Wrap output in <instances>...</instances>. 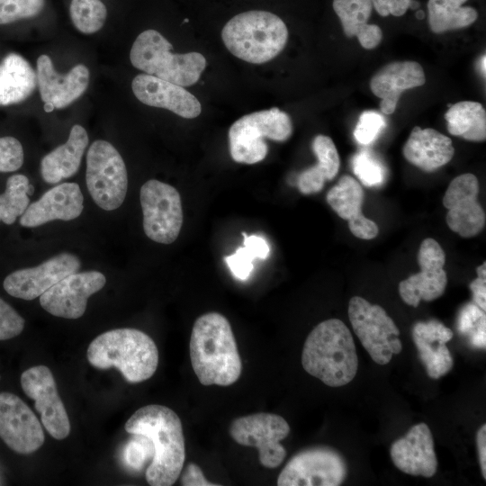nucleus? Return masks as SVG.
<instances>
[{
  "label": "nucleus",
  "mask_w": 486,
  "mask_h": 486,
  "mask_svg": "<svg viewBox=\"0 0 486 486\" xmlns=\"http://www.w3.org/2000/svg\"><path fill=\"white\" fill-rule=\"evenodd\" d=\"M132 435H143L154 446L146 471L151 486H170L178 479L185 459L183 426L177 414L166 406L149 404L137 410L124 425Z\"/></svg>",
  "instance_id": "f257e3e1"
},
{
  "label": "nucleus",
  "mask_w": 486,
  "mask_h": 486,
  "mask_svg": "<svg viewBox=\"0 0 486 486\" xmlns=\"http://www.w3.org/2000/svg\"><path fill=\"white\" fill-rule=\"evenodd\" d=\"M189 347L193 370L202 385L229 386L238 380L242 362L231 326L222 314L198 317Z\"/></svg>",
  "instance_id": "f03ea898"
},
{
  "label": "nucleus",
  "mask_w": 486,
  "mask_h": 486,
  "mask_svg": "<svg viewBox=\"0 0 486 486\" xmlns=\"http://www.w3.org/2000/svg\"><path fill=\"white\" fill-rule=\"evenodd\" d=\"M303 369L330 387L350 382L358 369L352 334L338 319L318 324L307 337L302 353Z\"/></svg>",
  "instance_id": "7ed1b4c3"
},
{
  "label": "nucleus",
  "mask_w": 486,
  "mask_h": 486,
  "mask_svg": "<svg viewBox=\"0 0 486 486\" xmlns=\"http://www.w3.org/2000/svg\"><path fill=\"white\" fill-rule=\"evenodd\" d=\"M88 362L98 369H118L131 383L149 379L158 364V351L145 332L130 328L108 330L88 346Z\"/></svg>",
  "instance_id": "20e7f679"
},
{
  "label": "nucleus",
  "mask_w": 486,
  "mask_h": 486,
  "mask_svg": "<svg viewBox=\"0 0 486 486\" xmlns=\"http://www.w3.org/2000/svg\"><path fill=\"white\" fill-rule=\"evenodd\" d=\"M226 48L237 58L253 64L274 58L285 47L288 29L284 21L267 11L237 14L221 31Z\"/></svg>",
  "instance_id": "39448f33"
},
{
  "label": "nucleus",
  "mask_w": 486,
  "mask_h": 486,
  "mask_svg": "<svg viewBox=\"0 0 486 486\" xmlns=\"http://www.w3.org/2000/svg\"><path fill=\"white\" fill-rule=\"evenodd\" d=\"M171 50V43L158 31L146 30L134 40L130 59L145 74L181 86L194 85L206 68V58L199 52L176 54Z\"/></svg>",
  "instance_id": "423d86ee"
},
{
  "label": "nucleus",
  "mask_w": 486,
  "mask_h": 486,
  "mask_svg": "<svg viewBox=\"0 0 486 486\" xmlns=\"http://www.w3.org/2000/svg\"><path fill=\"white\" fill-rule=\"evenodd\" d=\"M292 133L290 116L277 107L244 115L229 130L230 156L238 163H258L266 158L268 152L266 138L285 141Z\"/></svg>",
  "instance_id": "0eeeda50"
},
{
  "label": "nucleus",
  "mask_w": 486,
  "mask_h": 486,
  "mask_svg": "<svg viewBox=\"0 0 486 486\" xmlns=\"http://www.w3.org/2000/svg\"><path fill=\"white\" fill-rule=\"evenodd\" d=\"M86 181L94 202L103 210L119 208L126 196L128 175L123 158L108 141H94L86 155Z\"/></svg>",
  "instance_id": "6e6552de"
},
{
  "label": "nucleus",
  "mask_w": 486,
  "mask_h": 486,
  "mask_svg": "<svg viewBox=\"0 0 486 486\" xmlns=\"http://www.w3.org/2000/svg\"><path fill=\"white\" fill-rule=\"evenodd\" d=\"M347 312L355 334L376 364H386L401 352L400 330L382 307L354 296Z\"/></svg>",
  "instance_id": "1a4fd4ad"
},
{
  "label": "nucleus",
  "mask_w": 486,
  "mask_h": 486,
  "mask_svg": "<svg viewBox=\"0 0 486 486\" xmlns=\"http://www.w3.org/2000/svg\"><path fill=\"white\" fill-rule=\"evenodd\" d=\"M140 199L146 236L158 243H173L183 225L178 191L168 184L150 179L141 186Z\"/></svg>",
  "instance_id": "9d476101"
},
{
  "label": "nucleus",
  "mask_w": 486,
  "mask_h": 486,
  "mask_svg": "<svg viewBox=\"0 0 486 486\" xmlns=\"http://www.w3.org/2000/svg\"><path fill=\"white\" fill-rule=\"evenodd\" d=\"M238 444L258 449L259 462L266 468L278 467L286 456L280 444L290 433V426L281 416L259 412L235 418L229 428Z\"/></svg>",
  "instance_id": "9b49d317"
},
{
  "label": "nucleus",
  "mask_w": 486,
  "mask_h": 486,
  "mask_svg": "<svg viewBox=\"0 0 486 486\" xmlns=\"http://www.w3.org/2000/svg\"><path fill=\"white\" fill-rule=\"evenodd\" d=\"M347 473L342 455L332 448L317 446L296 454L277 479L279 486H338Z\"/></svg>",
  "instance_id": "f8f14e48"
},
{
  "label": "nucleus",
  "mask_w": 486,
  "mask_h": 486,
  "mask_svg": "<svg viewBox=\"0 0 486 486\" xmlns=\"http://www.w3.org/2000/svg\"><path fill=\"white\" fill-rule=\"evenodd\" d=\"M21 385L23 392L35 401L34 408L48 433L58 440L66 438L70 433V422L50 368L30 367L22 374Z\"/></svg>",
  "instance_id": "ddd939ff"
},
{
  "label": "nucleus",
  "mask_w": 486,
  "mask_h": 486,
  "mask_svg": "<svg viewBox=\"0 0 486 486\" xmlns=\"http://www.w3.org/2000/svg\"><path fill=\"white\" fill-rule=\"evenodd\" d=\"M418 264L420 272L399 284V292L405 303L418 307L420 301L431 302L446 291L447 275L444 269L446 255L434 238L424 239L419 247Z\"/></svg>",
  "instance_id": "4468645a"
},
{
  "label": "nucleus",
  "mask_w": 486,
  "mask_h": 486,
  "mask_svg": "<svg viewBox=\"0 0 486 486\" xmlns=\"http://www.w3.org/2000/svg\"><path fill=\"white\" fill-rule=\"evenodd\" d=\"M106 278L99 271L73 273L40 296V306L50 314L76 320L86 310L87 300L105 284Z\"/></svg>",
  "instance_id": "2eb2a0df"
},
{
  "label": "nucleus",
  "mask_w": 486,
  "mask_h": 486,
  "mask_svg": "<svg viewBox=\"0 0 486 486\" xmlns=\"http://www.w3.org/2000/svg\"><path fill=\"white\" fill-rule=\"evenodd\" d=\"M478 194L477 177L467 173L454 178L443 197V204L447 209L446 223L463 238L476 236L485 226L486 216Z\"/></svg>",
  "instance_id": "dca6fc26"
},
{
  "label": "nucleus",
  "mask_w": 486,
  "mask_h": 486,
  "mask_svg": "<svg viewBox=\"0 0 486 486\" xmlns=\"http://www.w3.org/2000/svg\"><path fill=\"white\" fill-rule=\"evenodd\" d=\"M0 437L13 451L29 454L44 443L40 423L24 401L11 392L0 393Z\"/></svg>",
  "instance_id": "f3484780"
},
{
  "label": "nucleus",
  "mask_w": 486,
  "mask_h": 486,
  "mask_svg": "<svg viewBox=\"0 0 486 486\" xmlns=\"http://www.w3.org/2000/svg\"><path fill=\"white\" fill-rule=\"evenodd\" d=\"M80 259L71 253L58 254L40 265L16 270L8 274L3 286L13 297L32 301L67 275L80 269Z\"/></svg>",
  "instance_id": "a211bd4d"
},
{
  "label": "nucleus",
  "mask_w": 486,
  "mask_h": 486,
  "mask_svg": "<svg viewBox=\"0 0 486 486\" xmlns=\"http://www.w3.org/2000/svg\"><path fill=\"white\" fill-rule=\"evenodd\" d=\"M37 83L41 100L55 109L67 107L79 98L89 84V70L83 64L74 66L67 74L58 73L48 55L37 59Z\"/></svg>",
  "instance_id": "6ab92c4d"
},
{
  "label": "nucleus",
  "mask_w": 486,
  "mask_h": 486,
  "mask_svg": "<svg viewBox=\"0 0 486 486\" xmlns=\"http://www.w3.org/2000/svg\"><path fill=\"white\" fill-rule=\"evenodd\" d=\"M84 197L76 183H63L47 191L42 196L29 204L20 218V224L35 228L52 220H71L83 212Z\"/></svg>",
  "instance_id": "aec40b11"
},
{
  "label": "nucleus",
  "mask_w": 486,
  "mask_h": 486,
  "mask_svg": "<svg viewBox=\"0 0 486 486\" xmlns=\"http://www.w3.org/2000/svg\"><path fill=\"white\" fill-rule=\"evenodd\" d=\"M131 88L137 99L148 106L164 108L186 119L195 118L201 113L198 99L179 85L140 74L133 78Z\"/></svg>",
  "instance_id": "412c9836"
},
{
  "label": "nucleus",
  "mask_w": 486,
  "mask_h": 486,
  "mask_svg": "<svg viewBox=\"0 0 486 486\" xmlns=\"http://www.w3.org/2000/svg\"><path fill=\"white\" fill-rule=\"evenodd\" d=\"M391 458L401 472L413 476L432 477L437 470L432 433L425 423L413 426L391 446Z\"/></svg>",
  "instance_id": "4be33fe9"
},
{
  "label": "nucleus",
  "mask_w": 486,
  "mask_h": 486,
  "mask_svg": "<svg viewBox=\"0 0 486 486\" xmlns=\"http://www.w3.org/2000/svg\"><path fill=\"white\" fill-rule=\"evenodd\" d=\"M418 356L430 378L438 379L453 367L454 360L446 346L453 331L436 320L417 322L411 331Z\"/></svg>",
  "instance_id": "5701e85b"
},
{
  "label": "nucleus",
  "mask_w": 486,
  "mask_h": 486,
  "mask_svg": "<svg viewBox=\"0 0 486 486\" xmlns=\"http://www.w3.org/2000/svg\"><path fill=\"white\" fill-rule=\"evenodd\" d=\"M425 73L416 61H394L380 68L372 77L370 87L381 98V111L391 114L395 111L403 91L423 86Z\"/></svg>",
  "instance_id": "b1692460"
},
{
  "label": "nucleus",
  "mask_w": 486,
  "mask_h": 486,
  "mask_svg": "<svg viewBox=\"0 0 486 486\" xmlns=\"http://www.w3.org/2000/svg\"><path fill=\"white\" fill-rule=\"evenodd\" d=\"M327 202L343 220L348 221L351 233L361 239H372L378 235L377 224L362 212L364 191L350 176H343L327 194Z\"/></svg>",
  "instance_id": "393cba45"
},
{
  "label": "nucleus",
  "mask_w": 486,
  "mask_h": 486,
  "mask_svg": "<svg viewBox=\"0 0 486 486\" xmlns=\"http://www.w3.org/2000/svg\"><path fill=\"white\" fill-rule=\"evenodd\" d=\"M404 158L426 172H432L447 164L454 157L452 140L439 131L416 126L403 146Z\"/></svg>",
  "instance_id": "a878e982"
},
{
  "label": "nucleus",
  "mask_w": 486,
  "mask_h": 486,
  "mask_svg": "<svg viewBox=\"0 0 486 486\" xmlns=\"http://www.w3.org/2000/svg\"><path fill=\"white\" fill-rule=\"evenodd\" d=\"M88 141L86 129L79 124L74 125L66 143L42 158L40 174L43 180L54 184L73 176L79 169Z\"/></svg>",
  "instance_id": "bb28decb"
},
{
  "label": "nucleus",
  "mask_w": 486,
  "mask_h": 486,
  "mask_svg": "<svg viewBox=\"0 0 486 486\" xmlns=\"http://www.w3.org/2000/svg\"><path fill=\"white\" fill-rule=\"evenodd\" d=\"M333 9L346 36H356L361 46L366 50L379 45L382 38L381 28L367 23L373 10L372 0H333Z\"/></svg>",
  "instance_id": "cd10ccee"
},
{
  "label": "nucleus",
  "mask_w": 486,
  "mask_h": 486,
  "mask_svg": "<svg viewBox=\"0 0 486 486\" xmlns=\"http://www.w3.org/2000/svg\"><path fill=\"white\" fill-rule=\"evenodd\" d=\"M37 76L21 55L9 53L0 63V106L26 100L34 91Z\"/></svg>",
  "instance_id": "c85d7f7f"
},
{
  "label": "nucleus",
  "mask_w": 486,
  "mask_h": 486,
  "mask_svg": "<svg viewBox=\"0 0 486 486\" xmlns=\"http://www.w3.org/2000/svg\"><path fill=\"white\" fill-rule=\"evenodd\" d=\"M312 150L318 163L302 171L297 181L298 189L303 194H315L322 190L325 182L332 180L340 166L337 148L328 136L317 135L312 141Z\"/></svg>",
  "instance_id": "c756f323"
},
{
  "label": "nucleus",
  "mask_w": 486,
  "mask_h": 486,
  "mask_svg": "<svg viewBox=\"0 0 486 486\" xmlns=\"http://www.w3.org/2000/svg\"><path fill=\"white\" fill-rule=\"evenodd\" d=\"M450 134L471 141L486 139V112L480 103L463 101L450 106L445 114Z\"/></svg>",
  "instance_id": "7c9ffc66"
},
{
  "label": "nucleus",
  "mask_w": 486,
  "mask_h": 486,
  "mask_svg": "<svg viewBox=\"0 0 486 486\" xmlns=\"http://www.w3.org/2000/svg\"><path fill=\"white\" fill-rule=\"evenodd\" d=\"M466 1L428 0V22L431 31L442 33L473 23L477 20L478 13L471 6H463Z\"/></svg>",
  "instance_id": "2f4dec72"
},
{
  "label": "nucleus",
  "mask_w": 486,
  "mask_h": 486,
  "mask_svg": "<svg viewBox=\"0 0 486 486\" xmlns=\"http://www.w3.org/2000/svg\"><path fill=\"white\" fill-rule=\"evenodd\" d=\"M243 235V246L224 257L228 267L233 276L238 280H247L252 270L253 261L256 258L266 259L270 254V248L267 241L256 234Z\"/></svg>",
  "instance_id": "473e14b6"
},
{
  "label": "nucleus",
  "mask_w": 486,
  "mask_h": 486,
  "mask_svg": "<svg viewBox=\"0 0 486 486\" xmlns=\"http://www.w3.org/2000/svg\"><path fill=\"white\" fill-rule=\"evenodd\" d=\"M5 191L0 194V221L7 225L15 222L30 204L28 194L34 192L26 176L17 174L8 177Z\"/></svg>",
  "instance_id": "72a5a7b5"
},
{
  "label": "nucleus",
  "mask_w": 486,
  "mask_h": 486,
  "mask_svg": "<svg viewBox=\"0 0 486 486\" xmlns=\"http://www.w3.org/2000/svg\"><path fill=\"white\" fill-rule=\"evenodd\" d=\"M69 14L80 32L93 34L104 26L107 9L101 0H71Z\"/></svg>",
  "instance_id": "f704fd0d"
},
{
  "label": "nucleus",
  "mask_w": 486,
  "mask_h": 486,
  "mask_svg": "<svg viewBox=\"0 0 486 486\" xmlns=\"http://www.w3.org/2000/svg\"><path fill=\"white\" fill-rule=\"evenodd\" d=\"M352 168L355 175L365 186L380 185L385 177L383 165L368 150H361L353 157Z\"/></svg>",
  "instance_id": "c9c22d12"
},
{
  "label": "nucleus",
  "mask_w": 486,
  "mask_h": 486,
  "mask_svg": "<svg viewBox=\"0 0 486 486\" xmlns=\"http://www.w3.org/2000/svg\"><path fill=\"white\" fill-rule=\"evenodd\" d=\"M44 4L45 0H0V24L34 17Z\"/></svg>",
  "instance_id": "e433bc0d"
},
{
  "label": "nucleus",
  "mask_w": 486,
  "mask_h": 486,
  "mask_svg": "<svg viewBox=\"0 0 486 486\" xmlns=\"http://www.w3.org/2000/svg\"><path fill=\"white\" fill-rule=\"evenodd\" d=\"M384 117L376 111H364L361 113L354 130V137L359 144L372 143L385 128Z\"/></svg>",
  "instance_id": "4c0bfd02"
},
{
  "label": "nucleus",
  "mask_w": 486,
  "mask_h": 486,
  "mask_svg": "<svg viewBox=\"0 0 486 486\" xmlns=\"http://www.w3.org/2000/svg\"><path fill=\"white\" fill-rule=\"evenodd\" d=\"M23 159V148L17 139L11 136L0 138V173L18 170Z\"/></svg>",
  "instance_id": "58836bf2"
},
{
  "label": "nucleus",
  "mask_w": 486,
  "mask_h": 486,
  "mask_svg": "<svg viewBox=\"0 0 486 486\" xmlns=\"http://www.w3.org/2000/svg\"><path fill=\"white\" fill-rule=\"evenodd\" d=\"M125 447L126 464L133 469H140L144 464L154 456V446L149 438L143 435H134Z\"/></svg>",
  "instance_id": "ea45409f"
},
{
  "label": "nucleus",
  "mask_w": 486,
  "mask_h": 486,
  "mask_svg": "<svg viewBox=\"0 0 486 486\" xmlns=\"http://www.w3.org/2000/svg\"><path fill=\"white\" fill-rule=\"evenodd\" d=\"M23 318L6 302L0 298V340L19 336L24 328Z\"/></svg>",
  "instance_id": "a19ab883"
},
{
  "label": "nucleus",
  "mask_w": 486,
  "mask_h": 486,
  "mask_svg": "<svg viewBox=\"0 0 486 486\" xmlns=\"http://www.w3.org/2000/svg\"><path fill=\"white\" fill-rule=\"evenodd\" d=\"M483 317H485V311L477 305L472 303L464 305L460 310L457 320L459 333L464 335L471 334Z\"/></svg>",
  "instance_id": "79ce46f5"
},
{
  "label": "nucleus",
  "mask_w": 486,
  "mask_h": 486,
  "mask_svg": "<svg viewBox=\"0 0 486 486\" xmlns=\"http://www.w3.org/2000/svg\"><path fill=\"white\" fill-rule=\"evenodd\" d=\"M373 6L381 16H401L409 9L410 0H372Z\"/></svg>",
  "instance_id": "37998d69"
},
{
  "label": "nucleus",
  "mask_w": 486,
  "mask_h": 486,
  "mask_svg": "<svg viewBox=\"0 0 486 486\" xmlns=\"http://www.w3.org/2000/svg\"><path fill=\"white\" fill-rule=\"evenodd\" d=\"M181 485L184 486H216L217 483L209 482L203 475L201 468L189 463L181 475Z\"/></svg>",
  "instance_id": "c03bdc74"
},
{
  "label": "nucleus",
  "mask_w": 486,
  "mask_h": 486,
  "mask_svg": "<svg viewBox=\"0 0 486 486\" xmlns=\"http://www.w3.org/2000/svg\"><path fill=\"white\" fill-rule=\"evenodd\" d=\"M469 287L472 292L473 301L476 305L485 311L486 310V278L477 276Z\"/></svg>",
  "instance_id": "a18cd8bd"
},
{
  "label": "nucleus",
  "mask_w": 486,
  "mask_h": 486,
  "mask_svg": "<svg viewBox=\"0 0 486 486\" xmlns=\"http://www.w3.org/2000/svg\"><path fill=\"white\" fill-rule=\"evenodd\" d=\"M476 444L483 479H486V426L483 424L477 432Z\"/></svg>",
  "instance_id": "49530a36"
},
{
  "label": "nucleus",
  "mask_w": 486,
  "mask_h": 486,
  "mask_svg": "<svg viewBox=\"0 0 486 486\" xmlns=\"http://www.w3.org/2000/svg\"><path fill=\"white\" fill-rule=\"evenodd\" d=\"M486 317H483L477 327L470 334V343L476 348L485 349L486 346Z\"/></svg>",
  "instance_id": "de8ad7c7"
},
{
  "label": "nucleus",
  "mask_w": 486,
  "mask_h": 486,
  "mask_svg": "<svg viewBox=\"0 0 486 486\" xmlns=\"http://www.w3.org/2000/svg\"><path fill=\"white\" fill-rule=\"evenodd\" d=\"M477 276L486 278V263L483 262L482 265L479 266L476 268Z\"/></svg>",
  "instance_id": "09e8293b"
},
{
  "label": "nucleus",
  "mask_w": 486,
  "mask_h": 486,
  "mask_svg": "<svg viewBox=\"0 0 486 486\" xmlns=\"http://www.w3.org/2000/svg\"><path fill=\"white\" fill-rule=\"evenodd\" d=\"M418 6H419V3L418 1L410 0L409 8H410L412 10H416V9H418Z\"/></svg>",
  "instance_id": "8fccbe9b"
},
{
  "label": "nucleus",
  "mask_w": 486,
  "mask_h": 486,
  "mask_svg": "<svg viewBox=\"0 0 486 486\" xmlns=\"http://www.w3.org/2000/svg\"><path fill=\"white\" fill-rule=\"evenodd\" d=\"M54 109H55V108H54V106H53L52 104H44V110H45V112H52Z\"/></svg>",
  "instance_id": "3c124183"
},
{
  "label": "nucleus",
  "mask_w": 486,
  "mask_h": 486,
  "mask_svg": "<svg viewBox=\"0 0 486 486\" xmlns=\"http://www.w3.org/2000/svg\"><path fill=\"white\" fill-rule=\"evenodd\" d=\"M416 17L419 20L423 19L425 17L424 12L422 10L417 11Z\"/></svg>",
  "instance_id": "603ef678"
},
{
  "label": "nucleus",
  "mask_w": 486,
  "mask_h": 486,
  "mask_svg": "<svg viewBox=\"0 0 486 486\" xmlns=\"http://www.w3.org/2000/svg\"><path fill=\"white\" fill-rule=\"evenodd\" d=\"M482 71L483 72V75H485V55H483L482 58Z\"/></svg>",
  "instance_id": "864d4df0"
}]
</instances>
